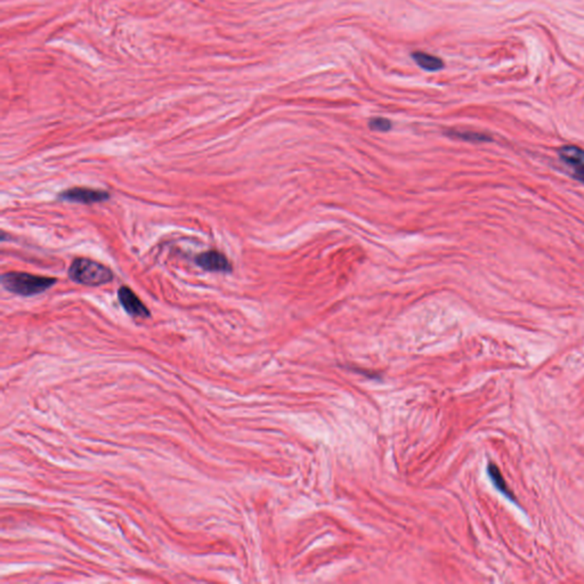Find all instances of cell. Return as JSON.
I'll return each mask as SVG.
<instances>
[{
    "label": "cell",
    "mask_w": 584,
    "mask_h": 584,
    "mask_svg": "<svg viewBox=\"0 0 584 584\" xmlns=\"http://www.w3.org/2000/svg\"><path fill=\"white\" fill-rule=\"evenodd\" d=\"M68 276L72 281L89 287L107 285L113 279L112 270L109 267L87 258L73 261L68 270Z\"/></svg>",
    "instance_id": "obj_1"
},
{
    "label": "cell",
    "mask_w": 584,
    "mask_h": 584,
    "mask_svg": "<svg viewBox=\"0 0 584 584\" xmlns=\"http://www.w3.org/2000/svg\"><path fill=\"white\" fill-rule=\"evenodd\" d=\"M1 283H3L4 288L9 292L28 297L40 294L42 291L51 288L54 283H56V279L11 272L1 276Z\"/></svg>",
    "instance_id": "obj_2"
},
{
    "label": "cell",
    "mask_w": 584,
    "mask_h": 584,
    "mask_svg": "<svg viewBox=\"0 0 584 584\" xmlns=\"http://www.w3.org/2000/svg\"><path fill=\"white\" fill-rule=\"evenodd\" d=\"M61 199L66 201L79 202V203H96L109 199V193L105 191L92 190L83 187H73L61 193Z\"/></svg>",
    "instance_id": "obj_3"
},
{
    "label": "cell",
    "mask_w": 584,
    "mask_h": 584,
    "mask_svg": "<svg viewBox=\"0 0 584 584\" xmlns=\"http://www.w3.org/2000/svg\"><path fill=\"white\" fill-rule=\"evenodd\" d=\"M119 300L124 306V309L133 318H148L150 311L146 306L142 303V300L133 294V291L128 287H121L118 292Z\"/></svg>",
    "instance_id": "obj_4"
},
{
    "label": "cell",
    "mask_w": 584,
    "mask_h": 584,
    "mask_svg": "<svg viewBox=\"0 0 584 584\" xmlns=\"http://www.w3.org/2000/svg\"><path fill=\"white\" fill-rule=\"evenodd\" d=\"M196 264L210 272H231L232 266L225 255L218 251L203 252L196 257Z\"/></svg>",
    "instance_id": "obj_5"
},
{
    "label": "cell",
    "mask_w": 584,
    "mask_h": 584,
    "mask_svg": "<svg viewBox=\"0 0 584 584\" xmlns=\"http://www.w3.org/2000/svg\"><path fill=\"white\" fill-rule=\"evenodd\" d=\"M561 160L572 167L576 172H584V150L578 146H564L559 151Z\"/></svg>",
    "instance_id": "obj_6"
},
{
    "label": "cell",
    "mask_w": 584,
    "mask_h": 584,
    "mask_svg": "<svg viewBox=\"0 0 584 584\" xmlns=\"http://www.w3.org/2000/svg\"><path fill=\"white\" fill-rule=\"evenodd\" d=\"M412 59L420 68L427 71H439L444 66V63L439 57L424 52H415L412 53Z\"/></svg>",
    "instance_id": "obj_7"
},
{
    "label": "cell",
    "mask_w": 584,
    "mask_h": 584,
    "mask_svg": "<svg viewBox=\"0 0 584 584\" xmlns=\"http://www.w3.org/2000/svg\"><path fill=\"white\" fill-rule=\"evenodd\" d=\"M489 477L492 478L493 483L498 487L500 491H501L503 494L506 496H509L511 498L513 496V492H511L509 487H508L507 483L504 481L503 476H502L501 472L499 470L498 467L496 465H493L491 463L489 466Z\"/></svg>",
    "instance_id": "obj_8"
},
{
    "label": "cell",
    "mask_w": 584,
    "mask_h": 584,
    "mask_svg": "<svg viewBox=\"0 0 584 584\" xmlns=\"http://www.w3.org/2000/svg\"><path fill=\"white\" fill-rule=\"evenodd\" d=\"M448 135L460 140L472 141V142H483V141L489 140V137L482 133H474V131H450Z\"/></svg>",
    "instance_id": "obj_9"
},
{
    "label": "cell",
    "mask_w": 584,
    "mask_h": 584,
    "mask_svg": "<svg viewBox=\"0 0 584 584\" xmlns=\"http://www.w3.org/2000/svg\"><path fill=\"white\" fill-rule=\"evenodd\" d=\"M369 127L372 131H388L392 129V121L386 118H374L369 122Z\"/></svg>",
    "instance_id": "obj_10"
},
{
    "label": "cell",
    "mask_w": 584,
    "mask_h": 584,
    "mask_svg": "<svg viewBox=\"0 0 584 584\" xmlns=\"http://www.w3.org/2000/svg\"><path fill=\"white\" fill-rule=\"evenodd\" d=\"M574 176H576V179L584 183V172H576V175Z\"/></svg>",
    "instance_id": "obj_11"
}]
</instances>
